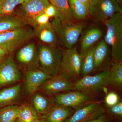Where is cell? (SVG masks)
<instances>
[{"instance_id":"1","label":"cell","mask_w":122,"mask_h":122,"mask_svg":"<svg viewBox=\"0 0 122 122\" xmlns=\"http://www.w3.org/2000/svg\"><path fill=\"white\" fill-rule=\"evenodd\" d=\"M107 28L104 40L111 48L113 62L122 59V16L117 13L105 21Z\"/></svg>"},{"instance_id":"2","label":"cell","mask_w":122,"mask_h":122,"mask_svg":"<svg viewBox=\"0 0 122 122\" xmlns=\"http://www.w3.org/2000/svg\"><path fill=\"white\" fill-rule=\"evenodd\" d=\"M50 23L57 38L67 49L74 46L85 27L83 22H68L58 17H54Z\"/></svg>"},{"instance_id":"3","label":"cell","mask_w":122,"mask_h":122,"mask_svg":"<svg viewBox=\"0 0 122 122\" xmlns=\"http://www.w3.org/2000/svg\"><path fill=\"white\" fill-rule=\"evenodd\" d=\"M37 50L40 69L52 77L59 73L62 53L61 49L57 46L41 44Z\"/></svg>"},{"instance_id":"4","label":"cell","mask_w":122,"mask_h":122,"mask_svg":"<svg viewBox=\"0 0 122 122\" xmlns=\"http://www.w3.org/2000/svg\"><path fill=\"white\" fill-rule=\"evenodd\" d=\"M82 58L77 49L74 46L62 51L61 70L59 73L75 82L81 78Z\"/></svg>"},{"instance_id":"5","label":"cell","mask_w":122,"mask_h":122,"mask_svg":"<svg viewBox=\"0 0 122 122\" xmlns=\"http://www.w3.org/2000/svg\"><path fill=\"white\" fill-rule=\"evenodd\" d=\"M89 15L97 22H104L117 13L122 14V7L116 0H92Z\"/></svg>"},{"instance_id":"6","label":"cell","mask_w":122,"mask_h":122,"mask_svg":"<svg viewBox=\"0 0 122 122\" xmlns=\"http://www.w3.org/2000/svg\"><path fill=\"white\" fill-rule=\"evenodd\" d=\"M34 35V30L25 26L2 33L0 34V48L11 54Z\"/></svg>"},{"instance_id":"7","label":"cell","mask_w":122,"mask_h":122,"mask_svg":"<svg viewBox=\"0 0 122 122\" xmlns=\"http://www.w3.org/2000/svg\"><path fill=\"white\" fill-rule=\"evenodd\" d=\"M95 100L94 95L77 90L60 93L55 95L53 98L56 105L70 107L74 110L96 102Z\"/></svg>"},{"instance_id":"8","label":"cell","mask_w":122,"mask_h":122,"mask_svg":"<svg viewBox=\"0 0 122 122\" xmlns=\"http://www.w3.org/2000/svg\"><path fill=\"white\" fill-rule=\"evenodd\" d=\"M109 74L110 69H106L93 76L82 77L74 82V90L95 95L107 86Z\"/></svg>"},{"instance_id":"9","label":"cell","mask_w":122,"mask_h":122,"mask_svg":"<svg viewBox=\"0 0 122 122\" xmlns=\"http://www.w3.org/2000/svg\"><path fill=\"white\" fill-rule=\"evenodd\" d=\"M74 82L61 73L47 79L39 89L49 96L56 95L63 92L74 90Z\"/></svg>"},{"instance_id":"10","label":"cell","mask_w":122,"mask_h":122,"mask_svg":"<svg viewBox=\"0 0 122 122\" xmlns=\"http://www.w3.org/2000/svg\"><path fill=\"white\" fill-rule=\"evenodd\" d=\"M105 113L103 106L95 102L75 110L65 122H87Z\"/></svg>"},{"instance_id":"11","label":"cell","mask_w":122,"mask_h":122,"mask_svg":"<svg viewBox=\"0 0 122 122\" xmlns=\"http://www.w3.org/2000/svg\"><path fill=\"white\" fill-rule=\"evenodd\" d=\"M21 78V74L11 55L0 63V88L15 83Z\"/></svg>"},{"instance_id":"12","label":"cell","mask_w":122,"mask_h":122,"mask_svg":"<svg viewBox=\"0 0 122 122\" xmlns=\"http://www.w3.org/2000/svg\"><path fill=\"white\" fill-rule=\"evenodd\" d=\"M22 4V16L34 27L35 18L44 13L46 8L51 4L49 0H25Z\"/></svg>"},{"instance_id":"13","label":"cell","mask_w":122,"mask_h":122,"mask_svg":"<svg viewBox=\"0 0 122 122\" xmlns=\"http://www.w3.org/2000/svg\"><path fill=\"white\" fill-rule=\"evenodd\" d=\"M52 77L41 69L30 70L25 75V86L26 91L30 94L35 93L46 81Z\"/></svg>"},{"instance_id":"14","label":"cell","mask_w":122,"mask_h":122,"mask_svg":"<svg viewBox=\"0 0 122 122\" xmlns=\"http://www.w3.org/2000/svg\"><path fill=\"white\" fill-rule=\"evenodd\" d=\"M29 23L23 16L12 15L0 16V34L26 26Z\"/></svg>"},{"instance_id":"15","label":"cell","mask_w":122,"mask_h":122,"mask_svg":"<svg viewBox=\"0 0 122 122\" xmlns=\"http://www.w3.org/2000/svg\"><path fill=\"white\" fill-rule=\"evenodd\" d=\"M74 112L70 107L55 104L44 119L46 122H65Z\"/></svg>"},{"instance_id":"16","label":"cell","mask_w":122,"mask_h":122,"mask_svg":"<svg viewBox=\"0 0 122 122\" xmlns=\"http://www.w3.org/2000/svg\"><path fill=\"white\" fill-rule=\"evenodd\" d=\"M34 30L35 35L46 45L57 46L58 38L50 22L44 25H38Z\"/></svg>"},{"instance_id":"17","label":"cell","mask_w":122,"mask_h":122,"mask_svg":"<svg viewBox=\"0 0 122 122\" xmlns=\"http://www.w3.org/2000/svg\"><path fill=\"white\" fill-rule=\"evenodd\" d=\"M103 32L101 29L98 27H93L86 31L83 36L81 45V57L88 50L94 46L102 37Z\"/></svg>"},{"instance_id":"18","label":"cell","mask_w":122,"mask_h":122,"mask_svg":"<svg viewBox=\"0 0 122 122\" xmlns=\"http://www.w3.org/2000/svg\"><path fill=\"white\" fill-rule=\"evenodd\" d=\"M109 46L102 39L94 48V72L100 69L107 61L109 55Z\"/></svg>"},{"instance_id":"19","label":"cell","mask_w":122,"mask_h":122,"mask_svg":"<svg viewBox=\"0 0 122 122\" xmlns=\"http://www.w3.org/2000/svg\"><path fill=\"white\" fill-rule=\"evenodd\" d=\"M21 90L20 84L0 91V109L14 105L20 98Z\"/></svg>"},{"instance_id":"20","label":"cell","mask_w":122,"mask_h":122,"mask_svg":"<svg viewBox=\"0 0 122 122\" xmlns=\"http://www.w3.org/2000/svg\"><path fill=\"white\" fill-rule=\"evenodd\" d=\"M49 1L57 11L56 17L68 22L75 21V18L70 8L68 0H49Z\"/></svg>"},{"instance_id":"21","label":"cell","mask_w":122,"mask_h":122,"mask_svg":"<svg viewBox=\"0 0 122 122\" xmlns=\"http://www.w3.org/2000/svg\"><path fill=\"white\" fill-rule=\"evenodd\" d=\"M16 57L18 61L24 65H29L35 60L37 61V50L35 44L30 43L21 48Z\"/></svg>"},{"instance_id":"22","label":"cell","mask_w":122,"mask_h":122,"mask_svg":"<svg viewBox=\"0 0 122 122\" xmlns=\"http://www.w3.org/2000/svg\"><path fill=\"white\" fill-rule=\"evenodd\" d=\"M108 86L118 89L122 88V61L112 63L107 81V86Z\"/></svg>"},{"instance_id":"23","label":"cell","mask_w":122,"mask_h":122,"mask_svg":"<svg viewBox=\"0 0 122 122\" xmlns=\"http://www.w3.org/2000/svg\"><path fill=\"white\" fill-rule=\"evenodd\" d=\"M32 102L35 111L45 115L48 113L54 105L49 99L39 94L34 95Z\"/></svg>"},{"instance_id":"24","label":"cell","mask_w":122,"mask_h":122,"mask_svg":"<svg viewBox=\"0 0 122 122\" xmlns=\"http://www.w3.org/2000/svg\"><path fill=\"white\" fill-rule=\"evenodd\" d=\"M69 5L75 19L83 20L89 15V7L79 0H68Z\"/></svg>"},{"instance_id":"25","label":"cell","mask_w":122,"mask_h":122,"mask_svg":"<svg viewBox=\"0 0 122 122\" xmlns=\"http://www.w3.org/2000/svg\"><path fill=\"white\" fill-rule=\"evenodd\" d=\"M92 47L81 57V77L90 75L94 72V62L93 51Z\"/></svg>"},{"instance_id":"26","label":"cell","mask_w":122,"mask_h":122,"mask_svg":"<svg viewBox=\"0 0 122 122\" xmlns=\"http://www.w3.org/2000/svg\"><path fill=\"white\" fill-rule=\"evenodd\" d=\"M20 106L13 105L0 109V122H14L18 118Z\"/></svg>"},{"instance_id":"27","label":"cell","mask_w":122,"mask_h":122,"mask_svg":"<svg viewBox=\"0 0 122 122\" xmlns=\"http://www.w3.org/2000/svg\"><path fill=\"white\" fill-rule=\"evenodd\" d=\"M18 118L24 122H31L38 118L37 112L29 104L20 106Z\"/></svg>"},{"instance_id":"28","label":"cell","mask_w":122,"mask_h":122,"mask_svg":"<svg viewBox=\"0 0 122 122\" xmlns=\"http://www.w3.org/2000/svg\"><path fill=\"white\" fill-rule=\"evenodd\" d=\"M25 0H0V16L12 15L18 5Z\"/></svg>"},{"instance_id":"29","label":"cell","mask_w":122,"mask_h":122,"mask_svg":"<svg viewBox=\"0 0 122 122\" xmlns=\"http://www.w3.org/2000/svg\"><path fill=\"white\" fill-rule=\"evenodd\" d=\"M109 114L117 119H122V102L120 101L116 105L112 107H106Z\"/></svg>"},{"instance_id":"30","label":"cell","mask_w":122,"mask_h":122,"mask_svg":"<svg viewBox=\"0 0 122 122\" xmlns=\"http://www.w3.org/2000/svg\"><path fill=\"white\" fill-rule=\"evenodd\" d=\"M120 101V97L118 95L114 92H111L107 93L105 99V102L106 107L113 106Z\"/></svg>"},{"instance_id":"31","label":"cell","mask_w":122,"mask_h":122,"mask_svg":"<svg viewBox=\"0 0 122 122\" xmlns=\"http://www.w3.org/2000/svg\"><path fill=\"white\" fill-rule=\"evenodd\" d=\"M50 17L46 14L44 13L35 18L34 20L35 26L38 25H44L49 23Z\"/></svg>"},{"instance_id":"32","label":"cell","mask_w":122,"mask_h":122,"mask_svg":"<svg viewBox=\"0 0 122 122\" xmlns=\"http://www.w3.org/2000/svg\"><path fill=\"white\" fill-rule=\"evenodd\" d=\"M44 13L50 18L55 17L57 15L58 12L54 6L51 4L46 8L44 11Z\"/></svg>"},{"instance_id":"33","label":"cell","mask_w":122,"mask_h":122,"mask_svg":"<svg viewBox=\"0 0 122 122\" xmlns=\"http://www.w3.org/2000/svg\"><path fill=\"white\" fill-rule=\"evenodd\" d=\"M109 117L105 113L99 117L87 122H109Z\"/></svg>"},{"instance_id":"34","label":"cell","mask_w":122,"mask_h":122,"mask_svg":"<svg viewBox=\"0 0 122 122\" xmlns=\"http://www.w3.org/2000/svg\"><path fill=\"white\" fill-rule=\"evenodd\" d=\"M9 54H10L7 51L0 48V63L5 59V57Z\"/></svg>"},{"instance_id":"35","label":"cell","mask_w":122,"mask_h":122,"mask_svg":"<svg viewBox=\"0 0 122 122\" xmlns=\"http://www.w3.org/2000/svg\"><path fill=\"white\" fill-rule=\"evenodd\" d=\"M79 0L83 3L87 7H89L90 3H91L92 0Z\"/></svg>"},{"instance_id":"36","label":"cell","mask_w":122,"mask_h":122,"mask_svg":"<svg viewBox=\"0 0 122 122\" xmlns=\"http://www.w3.org/2000/svg\"><path fill=\"white\" fill-rule=\"evenodd\" d=\"M31 122H46L45 120L44 119V118L42 119H40L38 118L37 119H35Z\"/></svg>"},{"instance_id":"37","label":"cell","mask_w":122,"mask_h":122,"mask_svg":"<svg viewBox=\"0 0 122 122\" xmlns=\"http://www.w3.org/2000/svg\"><path fill=\"white\" fill-rule=\"evenodd\" d=\"M119 5L122 7V0H116Z\"/></svg>"},{"instance_id":"38","label":"cell","mask_w":122,"mask_h":122,"mask_svg":"<svg viewBox=\"0 0 122 122\" xmlns=\"http://www.w3.org/2000/svg\"><path fill=\"white\" fill-rule=\"evenodd\" d=\"M14 122H24L22 120H21L19 118H17Z\"/></svg>"},{"instance_id":"39","label":"cell","mask_w":122,"mask_h":122,"mask_svg":"<svg viewBox=\"0 0 122 122\" xmlns=\"http://www.w3.org/2000/svg\"></svg>"}]
</instances>
